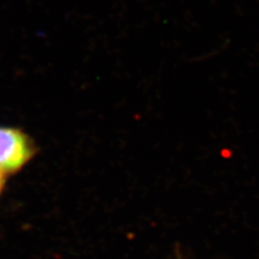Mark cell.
Segmentation results:
<instances>
[{"label":"cell","mask_w":259,"mask_h":259,"mask_svg":"<svg viewBox=\"0 0 259 259\" xmlns=\"http://www.w3.org/2000/svg\"><path fill=\"white\" fill-rule=\"evenodd\" d=\"M34 145L20 130L0 127V172L11 174L20 171L34 156Z\"/></svg>","instance_id":"obj_1"},{"label":"cell","mask_w":259,"mask_h":259,"mask_svg":"<svg viewBox=\"0 0 259 259\" xmlns=\"http://www.w3.org/2000/svg\"><path fill=\"white\" fill-rule=\"evenodd\" d=\"M4 185H5V174L0 172V192H2L4 188Z\"/></svg>","instance_id":"obj_2"}]
</instances>
